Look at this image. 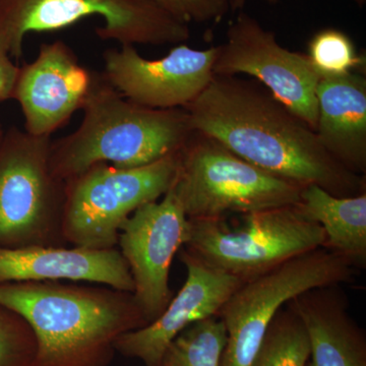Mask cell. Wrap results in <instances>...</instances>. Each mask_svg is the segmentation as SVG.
Masks as SVG:
<instances>
[{
    "label": "cell",
    "instance_id": "obj_21",
    "mask_svg": "<svg viewBox=\"0 0 366 366\" xmlns=\"http://www.w3.org/2000/svg\"><path fill=\"white\" fill-rule=\"evenodd\" d=\"M307 56L322 78L344 76L365 67V57L356 51L352 39L337 29L315 33L308 44Z\"/></svg>",
    "mask_w": 366,
    "mask_h": 366
},
{
    "label": "cell",
    "instance_id": "obj_27",
    "mask_svg": "<svg viewBox=\"0 0 366 366\" xmlns=\"http://www.w3.org/2000/svg\"><path fill=\"white\" fill-rule=\"evenodd\" d=\"M4 132H6V129H4V125L0 124V142H1L2 137H4Z\"/></svg>",
    "mask_w": 366,
    "mask_h": 366
},
{
    "label": "cell",
    "instance_id": "obj_13",
    "mask_svg": "<svg viewBox=\"0 0 366 366\" xmlns=\"http://www.w3.org/2000/svg\"><path fill=\"white\" fill-rule=\"evenodd\" d=\"M99 72L79 61L61 40L43 43L34 61L19 67L13 92L21 106L25 131L35 137H51L83 109Z\"/></svg>",
    "mask_w": 366,
    "mask_h": 366
},
{
    "label": "cell",
    "instance_id": "obj_22",
    "mask_svg": "<svg viewBox=\"0 0 366 366\" xmlns=\"http://www.w3.org/2000/svg\"><path fill=\"white\" fill-rule=\"evenodd\" d=\"M36 350L37 342L29 322L0 305V366H32Z\"/></svg>",
    "mask_w": 366,
    "mask_h": 366
},
{
    "label": "cell",
    "instance_id": "obj_7",
    "mask_svg": "<svg viewBox=\"0 0 366 366\" xmlns=\"http://www.w3.org/2000/svg\"><path fill=\"white\" fill-rule=\"evenodd\" d=\"M178 164L179 152L139 167L95 164L69 178L62 222L67 244L95 249L117 247L127 218L171 189Z\"/></svg>",
    "mask_w": 366,
    "mask_h": 366
},
{
    "label": "cell",
    "instance_id": "obj_1",
    "mask_svg": "<svg viewBox=\"0 0 366 366\" xmlns=\"http://www.w3.org/2000/svg\"><path fill=\"white\" fill-rule=\"evenodd\" d=\"M183 109L194 132L271 174L337 197L365 192V177L335 160L314 129L259 81L215 74Z\"/></svg>",
    "mask_w": 366,
    "mask_h": 366
},
{
    "label": "cell",
    "instance_id": "obj_10",
    "mask_svg": "<svg viewBox=\"0 0 366 366\" xmlns=\"http://www.w3.org/2000/svg\"><path fill=\"white\" fill-rule=\"evenodd\" d=\"M214 74L252 76L315 131L320 72L307 54L279 44L272 31L245 11H238L229 25L226 41L219 45Z\"/></svg>",
    "mask_w": 366,
    "mask_h": 366
},
{
    "label": "cell",
    "instance_id": "obj_24",
    "mask_svg": "<svg viewBox=\"0 0 366 366\" xmlns=\"http://www.w3.org/2000/svg\"><path fill=\"white\" fill-rule=\"evenodd\" d=\"M19 67L20 66L14 64L9 53L0 43V102H4L13 97Z\"/></svg>",
    "mask_w": 366,
    "mask_h": 366
},
{
    "label": "cell",
    "instance_id": "obj_11",
    "mask_svg": "<svg viewBox=\"0 0 366 366\" xmlns=\"http://www.w3.org/2000/svg\"><path fill=\"white\" fill-rule=\"evenodd\" d=\"M189 234V219L171 189L160 201L139 207L120 228L117 244L134 280L132 295L148 322L172 300L171 264Z\"/></svg>",
    "mask_w": 366,
    "mask_h": 366
},
{
    "label": "cell",
    "instance_id": "obj_12",
    "mask_svg": "<svg viewBox=\"0 0 366 366\" xmlns=\"http://www.w3.org/2000/svg\"><path fill=\"white\" fill-rule=\"evenodd\" d=\"M219 45L199 50L178 44L162 59H147L134 46H120L103 54L102 74L127 100L152 109L187 107L208 86Z\"/></svg>",
    "mask_w": 366,
    "mask_h": 366
},
{
    "label": "cell",
    "instance_id": "obj_3",
    "mask_svg": "<svg viewBox=\"0 0 366 366\" xmlns=\"http://www.w3.org/2000/svg\"><path fill=\"white\" fill-rule=\"evenodd\" d=\"M76 132L52 141L50 166L66 180L99 163L132 168L182 151L194 134L189 114L127 100L98 74Z\"/></svg>",
    "mask_w": 366,
    "mask_h": 366
},
{
    "label": "cell",
    "instance_id": "obj_16",
    "mask_svg": "<svg viewBox=\"0 0 366 366\" xmlns=\"http://www.w3.org/2000/svg\"><path fill=\"white\" fill-rule=\"evenodd\" d=\"M362 71L320 79L315 132L325 150L355 174L366 172V78Z\"/></svg>",
    "mask_w": 366,
    "mask_h": 366
},
{
    "label": "cell",
    "instance_id": "obj_26",
    "mask_svg": "<svg viewBox=\"0 0 366 366\" xmlns=\"http://www.w3.org/2000/svg\"><path fill=\"white\" fill-rule=\"evenodd\" d=\"M264 1L272 2V4H273V2H277L278 0H264ZM352 1L356 2L358 6H363V4H365V0H352Z\"/></svg>",
    "mask_w": 366,
    "mask_h": 366
},
{
    "label": "cell",
    "instance_id": "obj_17",
    "mask_svg": "<svg viewBox=\"0 0 366 366\" xmlns=\"http://www.w3.org/2000/svg\"><path fill=\"white\" fill-rule=\"evenodd\" d=\"M310 341L307 366H366L365 331L338 286L308 290L290 301Z\"/></svg>",
    "mask_w": 366,
    "mask_h": 366
},
{
    "label": "cell",
    "instance_id": "obj_4",
    "mask_svg": "<svg viewBox=\"0 0 366 366\" xmlns=\"http://www.w3.org/2000/svg\"><path fill=\"white\" fill-rule=\"evenodd\" d=\"M303 187L261 169L206 134L194 132L179 152L171 189L189 219L224 218L295 206Z\"/></svg>",
    "mask_w": 366,
    "mask_h": 366
},
{
    "label": "cell",
    "instance_id": "obj_15",
    "mask_svg": "<svg viewBox=\"0 0 366 366\" xmlns=\"http://www.w3.org/2000/svg\"><path fill=\"white\" fill-rule=\"evenodd\" d=\"M86 282L134 292L129 264L119 249L79 247H0V283Z\"/></svg>",
    "mask_w": 366,
    "mask_h": 366
},
{
    "label": "cell",
    "instance_id": "obj_2",
    "mask_svg": "<svg viewBox=\"0 0 366 366\" xmlns=\"http://www.w3.org/2000/svg\"><path fill=\"white\" fill-rule=\"evenodd\" d=\"M0 305L32 327V366H109L117 339L149 324L132 292L78 282L0 283Z\"/></svg>",
    "mask_w": 366,
    "mask_h": 366
},
{
    "label": "cell",
    "instance_id": "obj_18",
    "mask_svg": "<svg viewBox=\"0 0 366 366\" xmlns=\"http://www.w3.org/2000/svg\"><path fill=\"white\" fill-rule=\"evenodd\" d=\"M296 208L320 224L326 235L325 247L354 267L366 262V194L337 197L317 184L302 187Z\"/></svg>",
    "mask_w": 366,
    "mask_h": 366
},
{
    "label": "cell",
    "instance_id": "obj_19",
    "mask_svg": "<svg viewBox=\"0 0 366 366\" xmlns=\"http://www.w3.org/2000/svg\"><path fill=\"white\" fill-rule=\"evenodd\" d=\"M308 357L307 330L288 302L269 325L252 366H307Z\"/></svg>",
    "mask_w": 366,
    "mask_h": 366
},
{
    "label": "cell",
    "instance_id": "obj_20",
    "mask_svg": "<svg viewBox=\"0 0 366 366\" xmlns=\"http://www.w3.org/2000/svg\"><path fill=\"white\" fill-rule=\"evenodd\" d=\"M226 342L225 325L218 315L199 320L172 341L162 366H221Z\"/></svg>",
    "mask_w": 366,
    "mask_h": 366
},
{
    "label": "cell",
    "instance_id": "obj_6",
    "mask_svg": "<svg viewBox=\"0 0 366 366\" xmlns=\"http://www.w3.org/2000/svg\"><path fill=\"white\" fill-rule=\"evenodd\" d=\"M51 137L16 127L0 142V247H66V182L50 166Z\"/></svg>",
    "mask_w": 366,
    "mask_h": 366
},
{
    "label": "cell",
    "instance_id": "obj_9",
    "mask_svg": "<svg viewBox=\"0 0 366 366\" xmlns=\"http://www.w3.org/2000/svg\"><path fill=\"white\" fill-rule=\"evenodd\" d=\"M325 244L324 229L295 204L242 214L232 229L223 218L189 219L184 247L209 266L245 281Z\"/></svg>",
    "mask_w": 366,
    "mask_h": 366
},
{
    "label": "cell",
    "instance_id": "obj_8",
    "mask_svg": "<svg viewBox=\"0 0 366 366\" xmlns=\"http://www.w3.org/2000/svg\"><path fill=\"white\" fill-rule=\"evenodd\" d=\"M354 274L350 262L320 247L243 281L218 315L227 333L221 366H252L282 308L308 290L340 285Z\"/></svg>",
    "mask_w": 366,
    "mask_h": 366
},
{
    "label": "cell",
    "instance_id": "obj_23",
    "mask_svg": "<svg viewBox=\"0 0 366 366\" xmlns=\"http://www.w3.org/2000/svg\"><path fill=\"white\" fill-rule=\"evenodd\" d=\"M178 21L192 23H219L230 13L229 0H154Z\"/></svg>",
    "mask_w": 366,
    "mask_h": 366
},
{
    "label": "cell",
    "instance_id": "obj_5",
    "mask_svg": "<svg viewBox=\"0 0 366 366\" xmlns=\"http://www.w3.org/2000/svg\"><path fill=\"white\" fill-rule=\"evenodd\" d=\"M97 16L99 38L124 45H178L190 28L154 0H0V43L11 59L23 56L31 33H53Z\"/></svg>",
    "mask_w": 366,
    "mask_h": 366
},
{
    "label": "cell",
    "instance_id": "obj_14",
    "mask_svg": "<svg viewBox=\"0 0 366 366\" xmlns=\"http://www.w3.org/2000/svg\"><path fill=\"white\" fill-rule=\"evenodd\" d=\"M179 257L187 272L182 288L157 319L122 335L115 343L117 352L137 358L146 366H162L164 354L178 335L194 322L218 315L243 282L209 266L187 249Z\"/></svg>",
    "mask_w": 366,
    "mask_h": 366
},
{
    "label": "cell",
    "instance_id": "obj_25",
    "mask_svg": "<svg viewBox=\"0 0 366 366\" xmlns=\"http://www.w3.org/2000/svg\"><path fill=\"white\" fill-rule=\"evenodd\" d=\"M247 1L249 0H229L230 11L232 13H238V11H243L244 6H247Z\"/></svg>",
    "mask_w": 366,
    "mask_h": 366
}]
</instances>
